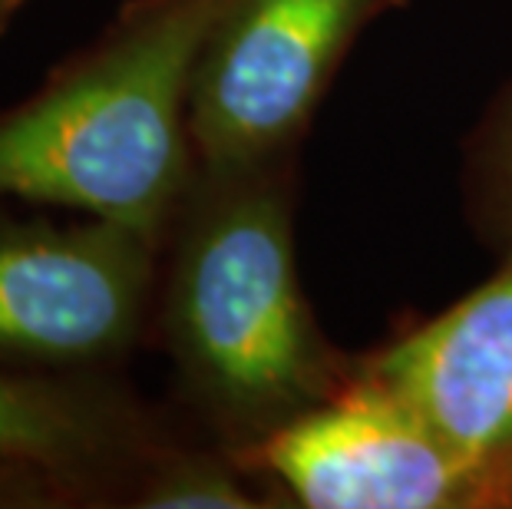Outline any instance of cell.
Wrapping results in <instances>:
<instances>
[{
	"mask_svg": "<svg viewBox=\"0 0 512 509\" xmlns=\"http://www.w3.org/2000/svg\"><path fill=\"white\" fill-rule=\"evenodd\" d=\"M156 321L182 394L242 453L361 371L318 331L294 258V156L195 166L166 238Z\"/></svg>",
	"mask_w": 512,
	"mask_h": 509,
	"instance_id": "6da1fadb",
	"label": "cell"
},
{
	"mask_svg": "<svg viewBox=\"0 0 512 509\" xmlns=\"http://www.w3.org/2000/svg\"><path fill=\"white\" fill-rule=\"evenodd\" d=\"M225 4L129 0L37 93L0 110V202L70 209L166 245L195 176V63Z\"/></svg>",
	"mask_w": 512,
	"mask_h": 509,
	"instance_id": "7a4b0ae2",
	"label": "cell"
},
{
	"mask_svg": "<svg viewBox=\"0 0 512 509\" xmlns=\"http://www.w3.org/2000/svg\"><path fill=\"white\" fill-rule=\"evenodd\" d=\"M410 0H228L189 93L195 166L294 156L361 34Z\"/></svg>",
	"mask_w": 512,
	"mask_h": 509,
	"instance_id": "3957f363",
	"label": "cell"
},
{
	"mask_svg": "<svg viewBox=\"0 0 512 509\" xmlns=\"http://www.w3.org/2000/svg\"><path fill=\"white\" fill-rule=\"evenodd\" d=\"M162 242L126 225L0 215V367L100 371L156 311Z\"/></svg>",
	"mask_w": 512,
	"mask_h": 509,
	"instance_id": "277c9868",
	"label": "cell"
},
{
	"mask_svg": "<svg viewBox=\"0 0 512 509\" xmlns=\"http://www.w3.org/2000/svg\"><path fill=\"white\" fill-rule=\"evenodd\" d=\"M228 457L304 509H493L470 463L364 367L344 391Z\"/></svg>",
	"mask_w": 512,
	"mask_h": 509,
	"instance_id": "5b68a950",
	"label": "cell"
},
{
	"mask_svg": "<svg viewBox=\"0 0 512 509\" xmlns=\"http://www.w3.org/2000/svg\"><path fill=\"white\" fill-rule=\"evenodd\" d=\"M172 440L100 371L0 367V486L24 509L129 506Z\"/></svg>",
	"mask_w": 512,
	"mask_h": 509,
	"instance_id": "8992f818",
	"label": "cell"
},
{
	"mask_svg": "<svg viewBox=\"0 0 512 509\" xmlns=\"http://www.w3.org/2000/svg\"><path fill=\"white\" fill-rule=\"evenodd\" d=\"M361 367L437 427L493 509H512V242L476 291Z\"/></svg>",
	"mask_w": 512,
	"mask_h": 509,
	"instance_id": "52a82bcc",
	"label": "cell"
},
{
	"mask_svg": "<svg viewBox=\"0 0 512 509\" xmlns=\"http://www.w3.org/2000/svg\"><path fill=\"white\" fill-rule=\"evenodd\" d=\"M129 506L136 509H258L268 500L248 486V473L219 450L172 443L149 463Z\"/></svg>",
	"mask_w": 512,
	"mask_h": 509,
	"instance_id": "ba28073f",
	"label": "cell"
},
{
	"mask_svg": "<svg viewBox=\"0 0 512 509\" xmlns=\"http://www.w3.org/2000/svg\"><path fill=\"white\" fill-rule=\"evenodd\" d=\"M470 209L493 242H512V86L493 103L470 146Z\"/></svg>",
	"mask_w": 512,
	"mask_h": 509,
	"instance_id": "9c48e42d",
	"label": "cell"
},
{
	"mask_svg": "<svg viewBox=\"0 0 512 509\" xmlns=\"http://www.w3.org/2000/svg\"><path fill=\"white\" fill-rule=\"evenodd\" d=\"M27 4H30V0H0V37H4L10 30V24L24 14Z\"/></svg>",
	"mask_w": 512,
	"mask_h": 509,
	"instance_id": "30bf717a",
	"label": "cell"
},
{
	"mask_svg": "<svg viewBox=\"0 0 512 509\" xmlns=\"http://www.w3.org/2000/svg\"><path fill=\"white\" fill-rule=\"evenodd\" d=\"M0 509H24L20 506V500L10 490H4V486H0Z\"/></svg>",
	"mask_w": 512,
	"mask_h": 509,
	"instance_id": "8fae6325",
	"label": "cell"
}]
</instances>
